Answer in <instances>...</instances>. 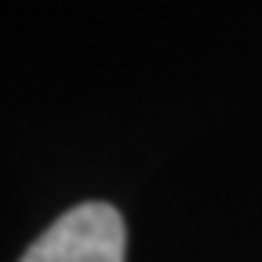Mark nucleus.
Masks as SVG:
<instances>
[{"mask_svg": "<svg viewBox=\"0 0 262 262\" xmlns=\"http://www.w3.org/2000/svg\"><path fill=\"white\" fill-rule=\"evenodd\" d=\"M127 229L113 204L84 201L55 219L29 244L22 262H124Z\"/></svg>", "mask_w": 262, "mask_h": 262, "instance_id": "f257e3e1", "label": "nucleus"}]
</instances>
